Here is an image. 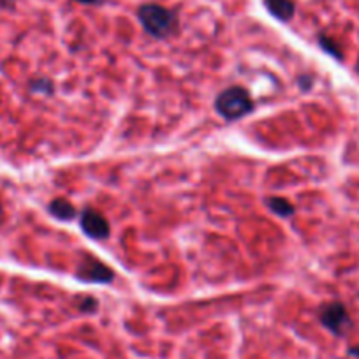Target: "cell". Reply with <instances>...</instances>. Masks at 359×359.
<instances>
[{"instance_id":"1","label":"cell","mask_w":359,"mask_h":359,"mask_svg":"<svg viewBox=\"0 0 359 359\" xmlns=\"http://www.w3.org/2000/svg\"><path fill=\"white\" fill-rule=\"evenodd\" d=\"M139 22L145 30L155 37H166L176 29V18L166 8L157 4H145L138 11Z\"/></svg>"},{"instance_id":"2","label":"cell","mask_w":359,"mask_h":359,"mask_svg":"<svg viewBox=\"0 0 359 359\" xmlns=\"http://www.w3.org/2000/svg\"><path fill=\"white\" fill-rule=\"evenodd\" d=\"M215 106H217L218 113L222 116H225L227 120L241 118V116L251 113L252 108H254V104L251 101V95L241 87H231L222 92L217 97Z\"/></svg>"},{"instance_id":"3","label":"cell","mask_w":359,"mask_h":359,"mask_svg":"<svg viewBox=\"0 0 359 359\" xmlns=\"http://www.w3.org/2000/svg\"><path fill=\"white\" fill-rule=\"evenodd\" d=\"M321 323L333 331L335 335H344L347 328L351 326V319L342 303H330L321 310Z\"/></svg>"},{"instance_id":"4","label":"cell","mask_w":359,"mask_h":359,"mask_svg":"<svg viewBox=\"0 0 359 359\" xmlns=\"http://www.w3.org/2000/svg\"><path fill=\"white\" fill-rule=\"evenodd\" d=\"M81 227L92 238L102 239L109 234V225L106 222V218L99 211L94 210L83 211V215H81Z\"/></svg>"},{"instance_id":"5","label":"cell","mask_w":359,"mask_h":359,"mask_svg":"<svg viewBox=\"0 0 359 359\" xmlns=\"http://www.w3.org/2000/svg\"><path fill=\"white\" fill-rule=\"evenodd\" d=\"M78 276H80L81 280H87V282L106 283L113 280V272L109 268H106L102 262L90 259L87 265L81 266V269L78 272Z\"/></svg>"},{"instance_id":"6","label":"cell","mask_w":359,"mask_h":359,"mask_svg":"<svg viewBox=\"0 0 359 359\" xmlns=\"http://www.w3.org/2000/svg\"><path fill=\"white\" fill-rule=\"evenodd\" d=\"M265 4L268 11L282 22H289L294 16V9H296L293 0H265Z\"/></svg>"},{"instance_id":"7","label":"cell","mask_w":359,"mask_h":359,"mask_svg":"<svg viewBox=\"0 0 359 359\" xmlns=\"http://www.w3.org/2000/svg\"><path fill=\"white\" fill-rule=\"evenodd\" d=\"M50 211L55 217L60 218V220H71L76 215V210H74L73 204L66 199H55L50 204Z\"/></svg>"},{"instance_id":"8","label":"cell","mask_w":359,"mask_h":359,"mask_svg":"<svg viewBox=\"0 0 359 359\" xmlns=\"http://www.w3.org/2000/svg\"><path fill=\"white\" fill-rule=\"evenodd\" d=\"M268 206L273 213L280 215V217H287V215L294 213L293 204L289 201L282 199V197H272V199H268Z\"/></svg>"},{"instance_id":"9","label":"cell","mask_w":359,"mask_h":359,"mask_svg":"<svg viewBox=\"0 0 359 359\" xmlns=\"http://www.w3.org/2000/svg\"><path fill=\"white\" fill-rule=\"evenodd\" d=\"M321 44H323V48H324V50H328V51H330L331 55H335V57H338V58H340V51H338L337 48H335L333 44H331L330 41L326 39V37H323V39H321Z\"/></svg>"},{"instance_id":"10","label":"cell","mask_w":359,"mask_h":359,"mask_svg":"<svg viewBox=\"0 0 359 359\" xmlns=\"http://www.w3.org/2000/svg\"><path fill=\"white\" fill-rule=\"evenodd\" d=\"M76 2H80V4H99V2H101V0H76Z\"/></svg>"},{"instance_id":"11","label":"cell","mask_w":359,"mask_h":359,"mask_svg":"<svg viewBox=\"0 0 359 359\" xmlns=\"http://www.w3.org/2000/svg\"><path fill=\"white\" fill-rule=\"evenodd\" d=\"M11 2H15V0H0V4H6V6L11 4Z\"/></svg>"}]
</instances>
